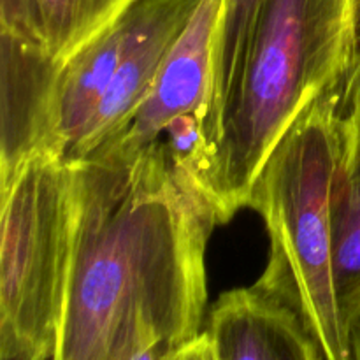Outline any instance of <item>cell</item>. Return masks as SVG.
<instances>
[{"instance_id":"8","label":"cell","mask_w":360,"mask_h":360,"mask_svg":"<svg viewBox=\"0 0 360 360\" xmlns=\"http://www.w3.org/2000/svg\"><path fill=\"white\" fill-rule=\"evenodd\" d=\"M204 333L213 360H326L297 313L253 285L221 294Z\"/></svg>"},{"instance_id":"15","label":"cell","mask_w":360,"mask_h":360,"mask_svg":"<svg viewBox=\"0 0 360 360\" xmlns=\"http://www.w3.org/2000/svg\"><path fill=\"white\" fill-rule=\"evenodd\" d=\"M176 360H213V352H211L207 334L202 330L199 336L183 345Z\"/></svg>"},{"instance_id":"9","label":"cell","mask_w":360,"mask_h":360,"mask_svg":"<svg viewBox=\"0 0 360 360\" xmlns=\"http://www.w3.org/2000/svg\"><path fill=\"white\" fill-rule=\"evenodd\" d=\"M137 2L60 69L55 102L56 150L69 158L94 118L137 28Z\"/></svg>"},{"instance_id":"12","label":"cell","mask_w":360,"mask_h":360,"mask_svg":"<svg viewBox=\"0 0 360 360\" xmlns=\"http://www.w3.org/2000/svg\"><path fill=\"white\" fill-rule=\"evenodd\" d=\"M137 0H37L46 51L65 63Z\"/></svg>"},{"instance_id":"3","label":"cell","mask_w":360,"mask_h":360,"mask_svg":"<svg viewBox=\"0 0 360 360\" xmlns=\"http://www.w3.org/2000/svg\"><path fill=\"white\" fill-rule=\"evenodd\" d=\"M341 84H329L292 123L260 169L246 206L262 217L271 239L266 269L253 287L297 313L326 360H352L333 238Z\"/></svg>"},{"instance_id":"6","label":"cell","mask_w":360,"mask_h":360,"mask_svg":"<svg viewBox=\"0 0 360 360\" xmlns=\"http://www.w3.org/2000/svg\"><path fill=\"white\" fill-rule=\"evenodd\" d=\"M62 65L44 48L0 34L2 188L37 155L62 157L55 136L56 83Z\"/></svg>"},{"instance_id":"2","label":"cell","mask_w":360,"mask_h":360,"mask_svg":"<svg viewBox=\"0 0 360 360\" xmlns=\"http://www.w3.org/2000/svg\"><path fill=\"white\" fill-rule=\"evenodd\" d=\"M360 48V0H267L224 111L211 193L218 224L248 206L255 178L297 116L345 79Z\"/></svg>"},{"instance_id":"11","label":"cell","mask_w":360,"mask_h":360,"mask_svg":"<svg viewBox=\"0 0 360 360\" xmlns=\"http://www.w3.org/2000/svg\"><path fill=\"white\" fill-rule=\"evenodd\" d=\"M267 0H221L213 51V77L206 115V139L211 155H217L225 105L241 76L257 21Z\"/></svg>"},{"instance_id":"17","label":"cell","mask_w":360,"mask_h":360,"mask_svg":"<svg viewBox=\"0 0 360 360\" xmlns=\"http://www.w3.org/2000/svg\"><path fill=\"white\" fill-rule=\"evenodd\" d=\"M352 360H360V320L354 329V336H352Z\"/></svg>"},{"instance_id":"13","label":"cell","mask_w":360,"mask_h":360,"mask_svg":"<svg viewBox=\"0 0 360 360\" xmlns=\"http://www.w3.org/2000/svg\"><path fill=\"white\" fill-rule=\"evenodd\" d=\"M0 34L46 49L37 0H0Z\"/></svg>"},{"instance_id":"4","label":"cell","mask_w":360,"mask_h":360,"mask_svg":"<svg viewBox=\"0 0 360 360\" xmlns=\"http://www.w3.org/2000/svg\"><path fill=\"white\" fill-rule=\"evenodd\" d=\"M0 193V354L51 360L76 238V169L37 155Z\"/></svg>"},{"instance_id":"14","label":"cell","mask_w":360,"mask_h":360,"mask_svg":"<svg viewBox=\"0 0 360 360\" xmlns=\"http://www.w3.org/2000/svg\"><path fill=\"white\" fill-rule=\"evenodd\" d=\"M341 101L360 105V48L341 84Z\"/></svg>"},{"instance_id":"1","label":"cell","mask_w":360,"mask_h":360,"mask_svg":"<svg viewBox=\"0 0 360 360\" xmlns=\"http://www.w3.org/2000/svg\"><path fill=\"white\" fill-rule=\"evenodd\" d=\"M72 164L76 238L51 360H136L155 341L199 336L220 225L210 197L164 141Z\"/></svg>"},{"instance_id":"10","label":"cell","mask_w":360,"mask_h":360,"mask_svg":"<svg viewBox=\"0 0 360 360\" xmlns=\"http://www.w3.org/2000/svg\"><path fill=\"white\" fill-rule=\"evenodd\" d=\"M333 238L338 304L354 336L360 320V105L341 101V95Z\"/></svg>"},{"instance_id":"7","label":"cell","mask_w":360,"mask_h":360,"mask_svg":"<svg viewBox=\"0 0 360 360\" xmlns=\"http://www.w3.org/2000/svg\"><path fill=\"white\" fill-rule=\"evenodd\" d=\"M200 0H137V28L108 91L69 162L91 157L118 139L150 95L165 56Z\"/></svg>"},{"instance_id":"18","label":"cell","mask_w":360,"mask_h":360,"mask_svg":"<svg viewBox=\"0 0 360 360\" xmlns=\"http://www.w3.org/2000/svg\"><path fill=\"white\" fill-rule=\"evenodd\" d=\"M0 360H37L27 354H20V352H9V354H0Z\"/></svg>"},{"instance_id":"5","label":"cell","mask_w":360,"mask_h":360,"mask_svg":"<svg viewBox=\"0 0 360 360\" xmlns=\"http://www.w3.org/2000/svg\"><path fill=\"white\" fill-rule=\"evenodd\" d=\"M220 14L221 0H200L165 56L150 95L137 109L125 132L95 153L115 150L134 155L148 144L160 141L178 120L190 116L200 120L206 132L214 37Z\"/></svg>"},{"instance_id":"16","label":"cell","mask_w":360,"mask_h":360,"mask_svg":"<svg viewBox=\"0 0 360 360\" xmlns=\"http://www.w3.org/2000/svg\"><path fill=\"white\" fill-rule=\"evenodd\" d=\"M186 345V343H185ZM183 345L172 343L169 340L155 341L136 360H176Z\"/></svg>"}]
</instances>
